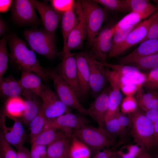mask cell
Here are the masks:
<instances>
[{
	"label": "cell",
	"instance_id": "obj_40",
	"mask_svg": "<svg viewBox=\"0 0 158 158\" xmlns=\"http://www.w3.org/2000/svg\"><path fill=\"white\" fill-rule=\"evenodd\" d=\"M143 149L136 144L127 145L122 147L117 152L121 158H136Z\"/></svg>",
	"mask_w": 158,
	"mask_h": 158
},
{
	"label": "cell",
	"instance_id": "obj_4",
	"mask_svg": "<svg viewBox=\"0 0 158 158\" xmlns=\"http://www.w3.org/2000/svg\"><path fill=\"white\" fill-rule=\"evenodd\" d=\"M24 36L31 49L48 59H54L58 54L55 39L44 29L26 30Z\"/></svg>",
	"mask_w": 158,
	"mask_h": 158
},
{
	"label": "cell",
	"instance_id": "obj_6",
	"mask_svg": "<svg viewBox=\"0 0 158 158\" xmlns=\"http://www.w3.org/2000/svg\"><path fill=\"white\" fill-rule=\"evenodd\" d=\"M74 136L89 148L98 151L108 148L113 145L114 142L106 136L102 128L85 125L74 130Z\"/></svg>",
	"mask_w": 158,
	"mask_h": 158
},
{
	"label": "cell",
	"instance_id": "obj_42",
	"mask_svg": "<svg viewBox=\"0 0 158 158\" xmlns=\"http://www.w3.org/2000/svg\"><path fill=\"white\" fill-rule=\"evenodd\" d=\"M50 1L53 8L59 13L62 14L74 6L75 3L72 0H53Z\"/></svg>",
	"mask_w": 158,
	"mask_h": 158
},
{
	"label": "cell",
	"instance_id": "obj_39",
	"mask_svg": "<svg viewBox=\"0 0 158 158\" xmlns=\"http://www.w3.org/2000/svg\"><path fill=\"white\" fill-rule=\"evenodd\" d=\"M141 85L148 91L158 92V68L149 71Z\"/></svg>",
	"mask_w": 158,
	"mask_h": 158
},
{
	"label": "cell",
	"instance_id": "obj_38",
	"mask_svg": "<svg viewBox=\"0 0 158 158\" xmlns=\"http://www.w3.org/2000/svg\"><path fill=\"white\" fill-rule=\"evenodd\" d=\"M158 93V92L152 91L145 92L141 85H139L134 95L138 107L142 110L145 105Z\"/></svg>",
	"mask_w": 158,
	"mask_h": 158
},
{
	"label": "cell",
	"instance_id": "obj_14",
	"mask_svg": "<svg viewBox=\"0 0 158 158\" xmlns=\"http://www.w3.org/2000/svg\"><path fill=\"white\" fill-rule=\"evenodd\" d=\"M111 90L110 85L105 87L87 109L88 115L97 123L100 128H102L105 124L109 107Z\"/></svg>",
	"mask_w": 158,
	"mask_h": 158
},
{
	"label": "cell",
	"instance_id": "obj_47",
	"mask_svg": "<svg viewBox=\"0 0 158 158\" xmlns=\"http://www.w3.org/2000/svg\"><path fill=\"white\" fill-rule=\"evenodd\" d=\"M158 38V14L151 24L146 37L140 43L147 40Z\"/></svg>",
	"mask_w": 158,
	"mask_h": 158
},
{
	"label": "cell",
	"instance_id": "obj_5",
	"mask_svg": "<svg viewBox=\"0 0 158 158\" xmlns=\"http://www.w3.org/2000/svg\"><path fill=\"white\" fill-rule=\"evenodd\" d=\"M49 78L53 83L56 93L63 102L70 109L76 110L81 115H88L87 109L80 103L73 89L63 80L59 72L53 69L46 70Z\"/></svg>",
	"mask_w": 158,
	"mask_h": 158
},
{
	"label": "cell",
	"instance_id": "obj_45",
	"mask_svg": "<svg viewBox=\"0 0 158 158\" xmlns=\"http://www.w3.org/2000/svg\"><path fill=\"white\" fill-rule=\"evenodd\" d=\"M120 79L122 92L126 96L134 95L140 85L136 84L130 79L121 77Z\"/></svg>",
	"mask_w": 158,
	"mask_h": 158
},
{
	"label": "cell",
	"instance_id": "obj_26",
	"mask_svg": "<svg viewBox=\"0 0 158 158\" xmlns=\"http://www.w3.org/2000/svg\"><path fill=\"white\" fill-rule=\"evenodd\" d=\"M1 95L8 98L20 97L23 90L18 81L13 77L3 78L0 80Z\"/></svg>",
	"mask_w": 158,
	"mask_h": 158
},
{
	"label": "cell",
	"instance_id": "obj_18",
	"mask_svg": "<svg viewBox=\"0 0 158 158\" xmlns=\"http://www.w3.org/2000/svg\"><path fill=\"white\" fill-rule=\"evenodd\" d=\"M158 53V38L146 40L131 53L121 58L119 64H126L134 63L140 59Z\"/></svg>",
	"mask_w": 158,
	"mask_h": 158
},
{
	"label": "cell",
	"instance_id": "obj_21",
	"mask_svg": "<svg viewBox=\"0 0 158 158\" xmlns=\"http://www.w3.org/2000/svg\"><path fill=\"white\" fill-rule=\"evenodd\" d=\"M2 117L3 131L2 133L6 141L17 149L23 146L25 133L22 122L18 119L14 118L12 126L8 128L5 126L4 123V116Z\"/></svg>",
	"mask_w": 158,
	"mask_h": 158
},
{
	"label": "cell",
	"instance_id": "obj_13",
	"mask_svg": "<svg viewBox=\"0 0 158 158\" xmlns=\"http://www.w3.org/2000/svg\"><path fill=\"white\" fill-rule=\"evenodd\" d=\"M75 8L78 18V23L68 36L66 43L63 47V54L73 50L82 49L86 38L84 18L79 1L75 2Z\"/></svg>",
	"mask_w": 158,
	"mask_h": 158
},
{
	"label": "cell",
	"instance_id": "obj_51",
	"mask_svg": "<svg viewBox=\"0 0 158 158\" xmlns=\"http://www.w3.org/2000/svg\"><path fill=\"white\" fill-rule=\"evenodd\" d=\"M145 112L147 117L153 124L158 121V109H151Z\"/></svg>",
	"mask_w": 158,
	"mask_h": 158
},
{
	"label": "cell",
	"instance_id": "obj_20",
	"mask_svg": "<svg viewBox=\"0 0 158 158\" xmlns=\"http://www.w3.org/2000/svg\"><path fill=\"white\" fill-rule=\"evenodd\" d=\"M89 66L90 92L96 98L105 87L108 80L104 72V66L91 60L90 59Z\"/></svg>",
	"mask_w": 158,
	"mask_h": 158
},
{
	"label": "cell",
	"instance_id": "obj_30",
	"mask_svg": "<svg viewBox=\"0 0 158 158\" xmlns=\"http://www.w3.org/2000/svg\"><path fill=\"white\" fill-rule=\"evenodd\" d=\"M61 131L46 128L32 142V144L47 146L63 133Z\"/></svg>",
	"mask_w": 158,
	"mask_h": 158
},
{
	"label": "cell",
	"instance_id": "obj_28",
	"mask_svg": "<svg viewBox=\"0 0 158 158\" xmlns=\"http://www.w3.org/2000/svg\"><path fill=\"white\" fill-rule=\"evenodd\" d=\"M135 26L120 28L114 33L112 39L111 48L107 59H110L118 56V52L124 43L127 35Z\"/></svg>",
	"mask_w": 158,
	"mask_h": 158
},
{
	"label": "cell",
	"instance_id": "obj_60",
	"mask_svg": "<svg viewBox=\"0 0 158 158\" xmlns=\"http://www.w3.org/2000/svg\"><path fill=\"white\" fill-rule=\"evenodd\" d=\"M157 158H158V156H157Z\"/></svg>",
	"mask_w": 158,
	"mask_h": 158
},
{
	"label": "cell",
	"instance_id": "obj_48",
	"mask_svg": "<svg viewBox=\"0 0 158 158\" xmlns=\"http://www.w3.org/2000/svg\"><path fill=\"white\" fill-rule=\"evenodd\" d=\"M151 109H158V93L149 101L142 110L146 111Z\"/></svg>",
	"mask_w": 158,
	"mask_h": 158
},
{
	"label": "cell",
	"instance_id": "obj_27",
	"mask_svg": "<svg viewBox=\"0 0 158 158\" xmlns=\"http://www.w3.org/2000/svg\"><path fill=\"white\" fill-rule=\"evenodd\" d=\"M25 107L24 100L20 97L8 98L4 105V114L12 119L21 118Z\"/></svg>",
	"mask_w": 158,
	"mask_h": 158
},
{
	"label": "cell",
	"instance_id": "obj_7",
	"mask_svg": "<svg viewBox=\"0 0 158 158\" xmlns=\"http://www.w3.org/2000/svg\"><path fill=\"white\" fill-rule=\"evenodd\" d=\"M40 97L42 101L41 110L48 121L71 113V109L64 104L56 93L49 87L44 85Z\"/></svg>",
	"mask_w": 158,
	"mask_h": 158
},
{
	"label": "cell",
	"instance_id": "obj_24",
	"mask_svg": "<svg viewBox=\"0 0 158 158\" xmlns=\"http://www.w3.org/2000/svg\"><path fill=\"white\" fill-rule=\"evenodd\" d=\"M22 95L24 99L25 107L23 116L22 122L26 125H29L31 121L38 114L42 106L38 97L30 92L23 91Z\"/></svg>",
	"mask_w": 158,
	"mask_h": 158
},
{
	"label": "cell",
	"instance_id": "obj_53",
	"mask_svg": "<svg viewBox=\"0 0 158 158\" xmlns=\"http://www.w3.org/2000/svg\"><path fill=\"white\" fill-rule=\"evenodd\" d=\"M8 25L6 22L0 17V36L5 35L8 31Z\"/></svg>",
	"mask_w": 158,
	"mask_h": 158
},
{
	"label": "cell",
	"instance_id": "obj_22",
	"mask_svg": "<svg viewBox=\"0 0 158 158\" xmlns=\"http://www.w3.org/2000/svg\"><path fill=\"white\" fill-rule=\"evenodd\" d=\"M21 71V77L18 81L23 91L29 92L40 97L44 86L42 79L33 72L25 71Z\"/></svg>",
	"mask_w": 158,
	"mask_h": 158
},
{
	"label": "cell",
	"instance_id": "obj_50",
	"mask_svg": "<svg viewBox=\"0 0 158 158\" xmlns=\"http://www.w3.org/2000/svg\"><path fill=\"white\" fill-rule=\"evenodd\" d=\"M16 150L17 158H31L30 151L23 146Z\"/></svg>",
	"mask_w": 158,
	"mask_h": 158
},
{
	"label": "cell",
	"instance_id": "obj_8",
	"mask_svg": "<svg viewBox=\"0 0 158 158\" xmlns=\"http://www.w3.org/2000/svg\"><path fill=\"white\" fill-rule=\"evenodd\" d=\"M113 25H108L101 29L94 40L88 53L90 60L106 63L111 46Z\"/></svg>",
	"mask_w": 158,
	"mask_h": 158
},
{
	"label": "cell",
	"instance_id": "obj_58",
	"mask_svg": "<svg viewBox=\"0 0 158 158\" xmlns=\"http://www.w3.org/2000/svg\"><path fill=\"white\" fill-rule=\"evenodd\" d=\"M0 158H3L2 157L1 155H0Z\"/></svg>",
	"mask_w": 158,
	"mask_h": 158
},
{
	"label": "cell",
	"instance_id": "obj_43",
	"mask_svg": "<svg viewBox=\"0 0 158 158\" xmlns=\"http://www.w3.org/2000/svg\"><path fill=\"white\" fill-rule=\"evenodd\" d=\"M117 117L120 126L121 136V139L126 137L128 130H130L131 120L129 114L120 112L117 115Z\"/></svg>",
	"mask_w": 158,
	"mask_h": 158
},
{
	"label": "cell",
	"instance_id": "obj_19",
	"mask_svg": "<svg viewBox=\"0 0 158 158\" xmlns=\"http://www.w3.org/2000/svg\"><path fill=\"white\" fill-rule=\"evenodd\" d=\"M93 61L104 67L111 69L120 77L130 80L138 85H142L146 78V75L142 73L139 69L133 66L114 64L107 62L102 63L95 60Z\"/></svg>",
	"mask_w": 158,
	"mask_h": 158
},
{
	"label": "cell",
	"instance_id": "obj_1",
	"mask_svg": "<svg viewBox=\"0 0 158 158\" xmlns=\"http://www.w3.org/2000/svg\"><path fill=\"white\" fill-rule=\"evenodd\" d=\"M11 62L21 71H28L38 75L45 81L49 78L46 71L41 67L34 52L28 49V44L16 34L8 36Z\"/></svg>",
	"mask_w": 158,
	"mask_h": 158
},
{
	"label": "cell",
	"instance_id": "obj_46",
	"mask_svg": "<svg viewBox=\"0 0 158 158\" xmlns=\"http://www.w3.org/2000/svg\"><path fill=\"white\" fill-rule=\"evenodd\" d=\"M30 151L31 158H46L47 146L32 144Z\"/></svg>",
	"mask_w": 158,
	"mask_h": 158
},
{
	"label": "cell",
	"instance_id": "obj_17",
	"mask_svg": "<svg viewBox=\"0 0 158 158\" xmlns=\"http://www.w3.org/2000/svg\"><path fill=\"white\" fill-rule=\"evenodd\" d=\"M73 54L76 61L77 75L80 87L83 97H85L90 92L89 56L88 53L83 52Z\"/></svg>",
	"mask_w": 158,
	"mask_h": 158
},
{
	"label": "cell",
	"instance_id": "obj_52",
	"mask_svg": "<svg viewBox=\"0 0 158 158\" xmlns=\"http://www.w3.org/2000/svg\"><path fill=\"white\" fill-rule=\"evenodd\" d=\"M13 1L10 0H0V11L1 13H5L11 8Z\"/></svg>",
	"mask_w": 158,
	"mask_h": 158
},
{
	"label": "cell",
	"instance_id": "obj_55",
	"mask_svg": "<svg viewBox=\"0 0 158 158\" xmlns=\"http://www.w3.org/2000/svg\"><path fill=\"white\" fill-rule=\"evenodd\" d=\"M136 158H152L147 150L143 149L139 153Z\"/></svg>",
	"mask_w": 158,
	"mask_h": 158
},
{
	"label": "cell",
	"instance_id": "obj_31",
	"mask_svg": "<svg viewBox=\"0 0 158 158\" xmlns=\"http://www.w3.org/2000/svg\"><path fill=\"white\" fill-rule=\"evenodd\" d=\"M71 158H89V148L76 137L71 138L69 149Z\"/></svg>",
	"mask_w": 158,
	"mask_h": 158
},
{
	"label": "cell",
	"instance_id": "obj_54",
	"mask_svg": "<svg viewBox=\"0 0 158 158\" xmlns=\"http://www.w3.org/2000/svg\"><path fill=\"white\" fill-rule=\"evenodd\" d=\"M154 125V142L153 147L158 146V121L155 123Z\"/></svg>",
	"mask_w": 158,
	"mask_h": 158
},
{
	"label": "cell",
	"instance_id": "obj_9",
	"mask_svg": "<svg viewBox=\"0 0 158 158\" xmlns=\"http://www.w3.org/2000/svg\"><path fill=\"white\" fill-rule=\"evenodd\" d=\"M88 123L87 119L82 115L70 113L48 120L46 128L61 131L72 138L74 130L87 125Z\"/></svg>",
	"mask_w": 158,
	"mask_h": 158
},
{
	"label": "cell",
	"instance_id": "obj_10",
	"mask_svg": "<svg viewBox=\"0 0 158 158\" xmlns=\"http://www.w3.org/2000/svg\"><path fill=\"white\" fill-rule=\"evenodd\" d=\"M35 7L31 0H15L11 7L12 16L14 21L22 25H34L39 19Z\"/></svg>",
	"mask_w": 158,
	"mask_h": 158
},
{
	"label": "cell",
	"instance_id": "obj_49",
	"mask_svg": "<svg viewBox=\"0 0 158 158\" xmlns=\"http://www.w3.org/2000/svg\"><path fill=\"white\" fill-rule=\"evenodd\" d=\"M114 152L111 149L105 148L98 151L93 158H109Z\"/></svg>",
	"mask_w": 158,
	"mask_h": 158
},
{
	"label": "cell",
	"instance_id": "obj_37",
	"mask_svg": "<svg viewBox=\"0 0 158 158\" xmlns=\"http://www.w3.org/2000/svg\"><path fill=\"white\" fill-rule=\"evenodd\" d=\"M108 11L125 12L130 11L124 0H95Z\"/></svg>",
	"mask_w": 158,
	"mask_h": 158
},
{
	"label": "cell",
	"instance_id": "obj_36",
	"mask_svg": "<svg viewBox=\"0 0 158 158\" xmlns=\"http://www.w3.org/2000/svg\"><path fill=\"white\" fill-rule=\"evenodd\" d=\"M8 35H4L0 41V80L2 78L8 68V55L7 47Z\"/></svg>",
	"mask_w": 158,
	"mask_h": 158
},
{
	"label": "cell",
	"instance_id": "obj_29",
	"mask_svg": "<svg viewBox=\"0 0 158 158\" xmlns=\"http://www.w3.org/2000/svg\"><path fill=\"white\" fill-rule=\"evenodd\" d=\"M130 11L142 15L146 18L151 15L158 8L148 0H124Z\"/></svg>",
	"mask_w": 158,
	"mask_h": 158
},
{
	"label": "cell",
	"instance_id": "obj_59",
	"mask_svg": "<svg viewBox=\"0 0 158 158\" xmlns=\"http://www.w3.org/2000/svg\"><path fill=\"white\" fill-rule=\"evenodd\" d=\"M46 158H49L47 156V157Z\"/></svg>",
	"mask_w": 158,
	"mask_h": 158
},
{
	"label": "cell",
	"instance_id": "obj_41",
	"mask_svg": "<svg viewBox=\"0 0 158 158\" xmlns=\"http://www.w3.org/2000/svg\"><path fill=\"white\" fill-rule=\"evenodd\" d=\"M11 146L1 133L0 136V155L3 158H17V151Z\"/></svg>",
	"mask_w": 158,
	"mask_h": 158
},
{
	"label": "cell",
	"instance_id": "obj_15",
	"mask_svg": "<svg viewBox=\"0 0 158 158\" xmlns=\"http://www.w3.org/2000/svg\"><path fill=\"white\" fill-rule=\"evenodd\" d=\"M39 13L44 29L55 39V32L60 20L59 13L47 3L35 0H31Z\"/></svg>",
	"mask_w": 158,
	"mask_h": 158
},
{
	"label": "cell",
	"instance_id": "obj_56",
	"mask_svg": "<svg viewBox=\"0 0 158 158\" xmlns=\"http://www.w3.org/2000/svg\"><path fill=\"white\" fill-rule=\"evenodd\" d=\"M109 158H121V157L117 154V152H114Z\"/></svg>",
	"mask_w": 158,
	"mask_h": 158
},
{
	"label": "cell",
	"instance_id": "obj_2",
	"mask_svg": "<svg viewBox=\"0 0 158 158\" xmlns=\"http://www.w3.org/2000/svg\"><path fill=\"white\" fill-rule=\"evenodd\" d=\"M85 20L86 38L90 46L106 20L108 10L95 0H79Z\"/></svg>",
	"mask_w": 158,
	"mask_h": 158
},
{
	"label": "cell",
	"instance_id": "obj_35",
	"mask_svg": "<svg viewBox=\"0 0 158 158\" xmlns=\"http://www.w3.org/2000/svg\"><path fill=\"white\" fill-rule=\"evenodd\" d=\"M131 63L139 70L150 71L158 68V53L144 57Z\"/></svg>",
	"mask_w": 158,
	"mask_h": 158
},
{
	"label": "cell",
	"instance_id": "obj_32",
	"mask_svg": "<svg viewBox=\"0 0 158 158\" xmlns=\"http://www.w3.org/2000/svg\"><path fill=\"white\" fill-rule=\"evenodd\" d=\"M48 121V120L40 109L38 114L31 121L29 125L31 142L46 128Z\"/></svg>",
	"mask_w": 158,
	"mask_h": 158
},
{
	"label": "cell",
	"instance_id": "obj_3",
	"mask_svg": "<svg viewBox=\"0 0 158 158\" xmlns=\"http://www.w3.org/2000/svg\"><path fill=\"white\" fill-rule=\"evenodd\" d=\"M131 120L130 133L136 144L149 150L153 147V123L147 117L144 111L138 108L129 114Z\"/></svg>",
	"mask_w": 158,
	"mask_h": 158
},
{
	"label": "cell",
	"instance_id": "obj_16",
	"mask_svg": "<svg viewBox=\"0 0 158 158\" xmlns=\"http://www.w3.org/2000/svg\"><path fill=\"white\" fill-rule=\"evenodd\" d=\"M158 14V11L149 18L137 24L129 32L117 55L138 43H140L146 37L152 23Z\"/></svg>",
	"mask_w": 158,
	"mask_h": 158
},
{
	"label": "cell",
	"instance_id": "obj_11",
	"mask_svg": "<svg viewBox=\"0 0 158 158\" xmlns=\"http://www.w3.org/2000/svg\"><path fill=\"white\" fill-rule=\"evenodd\" d=\"M63 55L59 72H58L65 82L74 90L79 99L83 97L78 83L76 63L74 54L70 51Z\"/></svg>",
	"mask_w": 158,
	"mask_h": 158
},
{
	"label": "cell",
	"instance_id": "obj_23",
	"mask_svg": "<svg viewBox=\"0 0 158 158\" xmlns=\"http://www.w3.org/2000/svg\"><path fill=\"white\" fill-rule=\"evenodd\" d=\"M71 139L63 133L47 147V157L49 158H71L69 149Z\"/></svg>",
	"mask_w": 158,
	"mask_h": 158
},
{
	"label": "cell",
	"instance_id": "obj_12",
	"mask_svg": "<svg viewBox=\"0 0 158 158\" xmlns=\"http://www.w3.org/2000/svg\"><path fill=\"white\" fill-rule=\"evenodd\" d=\"M103 71L111 88L109 107L105 118V122L116 116L119 112V107L121 102L122 95L119 75L107 67L105 69L104 68Z\"/></svg>",
	"mask_w": 158,
	"mask_h": 158
},
{
	"label": "cell",
	"instance_id": "obj_44",
	"mask_svg": "<svg viewBox=\"0 0 158 158\" xmlns=\"http://www.w3.org/2000/svg\"><path fill=\"white\" fill-rule=\"evenodd\" d=\"M133 95L126 96L123 99L121 105V112L130 114L135 111L138 108Z\"/></svg>",
	"mask_w": 158,
	"mask_h": 158
},
{
	"label": "cell",
	"instance_id": "obj_34",
	"mask_svg": "<svg viewBox=\"0 0 158 158\" xmlns=\"http://www.w3.org/2000/svg\"><path fill=\"white\" fill-rule=\"evenodd\" d=\"M102 128L107 137L111 140L113 141L118 136L121 138V131L117 115L106 121Z\"/></svg>",
	"mask_w": 158,
	"mask_h": 158
},
{
	"label": "cell",
	"instance_id": "obj_57",
	"mask_svg": "<svg viewBox=\"0 0 158 158\" xmlns=\"http://www.w3.org/2000/svg\"><path fill=\"white\" fill-rule=\"evenodd\" d=\"M153 1L157 4V7L158 8V0H153Z\"/></svg>",
	"mask_w": 158,
	"mask_h": 158
},
{
	"label": "cell",
	"instance_id": "obj_33",
	"mask_svg": "<svg viewBox=\"0 0 158 158\" xmlns=\"http://www.w3.org/2000/svg\"><path fill=\"white\" fill-rule=\"evenodd\" d=\"M146 18L144 16L134 12H131L121 19L112 28L113 35L119 29L135 26L142 19Z\"/></svg>",
	"mask_w": 158,
	"mask_h": 158
},
{
	"label": "cell",
	"instance_id": "obj_25",
	"mask_svg": "<svg viewBox=\"0 0 158 158\" xmlns=\"http://www.w3.org/2000/svg\"><path fill=\"white\" fill-rule=\"evenodd\" d=\"M75 4L71 9L62 14L61 30L63 46L66 43L69 34L78 23V18L75 11Z\"/></svg>",
	"mask_w": 158,
	"mask_h": 158
}]
</instances>
